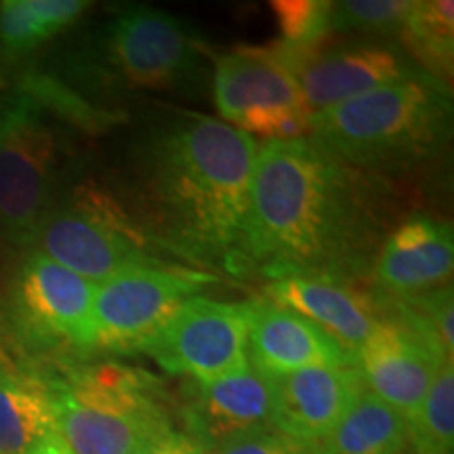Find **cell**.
<instances>
[{
    "label": "cell",
    "instance_id": "cell-1",
    "mask_svg": "<svg viewBox=\"0 0 454 454\" xmlns=\"http://www.w3.org/2000/svg\"><path fill=\"white\" fill-rule=\"evenodd\" d=\"M379 185L309 137L265 141L253 170L236 274L362 280L383 231Z\"/></svg>",
    "mask_w": 454,
    "mask_h": 454
},
{
    "label": "cell",
    "instance_id": "cell-2",
    "mask_svg": "<svg viewBox=\"0 0 454 454\" xmlns=\"http://www.w3.org/2000/svg\"><path fill=\"white\" fill-rule=\"evenodd\" d=\"M257 152L253 135L204 114L158 124L135 156L139 223L190 268L236 271Z\"/></svg>",
    "mask_w": 454,
    "mask_h": 454
},
{
    "label": "cell",
    "instance_id": "cell-3",
    "mask_svg": "<svg viewBox=\"0 0 454 454\" xmlns=\"http://www.w3.org/2000/svg\"><path fill=\"white\" fill-rule=\"evenodd\" d=\"M452 137V93L419 72L311 116L309 139L362 173H394L427 162Z\"/></svg>",
    "mask_w": 454,
    "mask_h": 454
},
{
    "label": "cell",
    "instance_id": "cell-4",
    "mask_svg": "<svg viewBox=\"0 0 454 454\" xmlns=\"http://www.w3.org/2000/svg\"><path fill=\"white\" fill-rule=\"evenodd\" d=\"M57 435L72 454H137L170 427L154 374L121 362H78L49 377Z\"/></svg>",
    "mask_w": 454,
    "mask_h": 454
},
{
    "label": "cell",
    "instance_id": "cell-5",
    "mask_svg": "<svg viewBox=\"0 0 454 454\" xmlns=\"http://www.w3.org/2000/svg\"><path fill=\"white\" fill-rule=\"evenodd\" d=\"M32 251L95 284L133 268L173 263L139 219L107 187L90 179L55 198L38 225Z\"/></svg>",
    "mask_w": 454,
    "mask_h": 454
},
{
    "label": "cell",
    "instance_id": "cell-6",
    "mask_svg": "<svg viewBox=\"0 0 454 454\" xmlns=\"http://www.w3.org/2000/svg\"><path fill=\"white\" fill-rule=\"evenodd\" d=\"M61 144L44 110L17 93L0 107V240L32 248L57 198Z\"/></svg>",
    "mask_w": 454,
    "mask_h": 454
},
{
    "label": "cell",
    "instance_id": "cell-7",
    "mask_svg": "<svg viewBox=\"0 0 454 454\" xmlns=\"http://www.w3.org/2000/svg\"><path fill=\"white\" fill-rule=\"evenodd\" d=\"M213 90L223 122L244 133L268 141L309 137L314 114L276 44L215 57Z\"/></svg>",
    "mask_w": 454,
    "mask_h": 454
},
{
    "label": "cell",
    "instance_id": "cell-8",
    "mask_svg": "<svg viewBox=\"0 0 454 454\" xmlns=\"http://www.w3.org/2000/svg\"><path fill=\"white\" fill-rule=\"evenodd\" d=\"M215 280L211 271L170 263L133 268L99 282L93 303L95 349L139 351L185 301Z\"/></svg>",
    "mask_w": 454,
    "mask_h": 454
},
{
    "label": "cell",
    "instance_id": "cell-9",
    "mask_svg": "<svg viewBox=\"0 0 454 454\" xmlns=\"http://www.w3.org/2000/svg\"><path fill=\"white\" fill-rule=\"evenodd\" d=\"M257 301H217L202 294L181 309L141 348L170 374L213 383L248 366V337Z\"/></svg>",
    "mask_w": 454,
    "mask_h": 454
},
{
    "label": "cell",
    "instance_id": "cell-10",
    "mask_svg": "<svg viewBox=\"0 0 454 454\" xmlns=\"http://www.w3.org/2000/svg\"><path fill=\"white\" fill-rule=\"evenodd\" d=\"M95 291V282L30 251L11 288V331L34 349L93 351Z\"/></svg>",
    "mask_w": 454,
    "mask_h": 454
},
{
    "label": "cell",
    "instance_id": "cell-11",
    "mask_svg": "<svg viewBox=\"0 0 454 454\" xmlns=\"http://www.w3.org/2000/svg\"><path fill=\"white\" fill-rule=\"evenodd\" d=\"M200 43L184 21L160 9H124L112 20L106 53L127 87L173 89L192 76Z\"/></svg>",
    "mask_w": 454,
    "mask_h": 454
},
{
    "label": "cell",
    "instance_id": "cell-12",
    "mask_svg": "<svg viewBox=\"0 0 454 454\" xmlns=\"http://www.w3.org/2000/svg\"><path fill=\"white\" fill-rule=\"evenodd\" d=\"M446 360L452 357L434 339L402 320L389 299L387 316L356 351L354 366L366 389L408 421Z\"/></svg>",
    "mask_w": 454,
    "mask_h": 454
},
{
    "label": "cell",
    "instance_id": "cell-13",
    "mask_svg": "<svg viewBox=\"0 0 454 454\" xmlns=\"http://www.w3.org/2000/svg\"><path fill=\"white\" fill-rule=\"evenodd\" d=\"M282 57L291 66L311 114L331 110L368 90L423 72L406 53L374 43H345L334 47H326L325 43L305 53H282Z\"/></svg>",
    "mask_w": 454,
    "mask_h": 454
},
{
    "label": "cell",
    "instance_id": "cell-14",
    "mask_svg": "<svg viewBox=\"0 0 454 454\" xmlns=\"http://www.w3.org/2000/svg\"><path fill=\"white\" fill-rule=\"evenodd\" d=\"M360 280L325 274L284 276L270 280L268 301L308 317L337 340L351 357L387 316L389 299L364 291Z\"/></svg>",
    "mask_w": 454,
    "mask_h": 454
},
{
    "label": "cell",
    "instance_id": "cell-15",
    "mask_svg": "<svg viewBox=\"0 0 454 454\" xmlns=\"http://www.w3.org/2000/svg\"><path fill=\"white\" fill-rule=\"evenodd\" d=\"M366 389L349 366H314L271 379V427L305 444H322Z\"/></svg>",
    "mask_w": 454,
    "mask_h": 454
},
{
    "label": "cell",
    "instance_id": "cell-16",
    "mask_svg": "<svg viewBox=\"0 0 454 454\" xmlns=\"http://www.w3.org/2000/svg\"><path fill=\"white\" fill-rule=\"evenodd\" d=\"M184 421L185 434L207 452L271 427V377L248 362L242 371L217 381L196 383Z\"/></svg>",
    "mask_w": 454,
    "mask_h": 454
},
{
    "label": "cell",
    "instance_id": "cell-17",
    "mask_svg": "<svg viewBox=\"0 0 454 454\" xmlns=\"http://www.w3.org/2000/svg\"><path fill=\"white\" fill-rule=\"evenodd\" d=\"M454 234L446 221L412 215L385 238L374 257L372 280L389 299L408 297L450 282Z\"/></svg>",
    "mask_w": 454,
    "mask_h": 454
},
{
    "label": "cell",
    "instance_id": "cell-18",
    "mask_svg": "<svg viewBox=\"0 0 454 454\" xmlns=\"http://www.w3.org/2000/svg\"><path fill=\"white\" fill-rule=\"evenodd\" d=\"M248 362L268 377H284L314 366H349L354 357L308 317L257 301L248 337Z\"/></svg>",
    "mask_w": 454,
    "mask_h": 454
},
{
    "label": "cell",
    "instance_id": "cell-19",
    "mask_svg": "<svg viewBox=\"0 0 454 454\" xmlns=\"http://www.w3.org/2000/svg\"><path fill=\"white\" fill-rule=\"evenodd\" d=\"M55 434L49 377L0 360V454H32Z\"/></svg>",
    "mask_w": 454,
    "mask_h": 454
},
{
    "label": "cell",
    "instance_id": "cell-20",
    "mask_svg": "<svg viewBox=\"0 0 454 454\" xmlns=\"http://www.w3.org/2000/svg\"><path fill=\"white\" fill-rule=\"evenodd\" d=\"M406 419L364 389L322 442V454H404Z\"/></svg>",
    "mask_w": 454,
    "mask_h": 454
},
{
    "label": "cell",
    "instance_id": "cell-21",
    "mask_svg": "<svg viewBox=\"0 0 454 454\" xmlns=\"http://www.w3.org/2000/svg\"><path fill=\"white\" fill-rule=\"evenodd\" d=\"M402 44L414 66L446 82L454 64V3L452 0H412L400 32Z\"/></svg>",
    "mask_w": 454,
    "mask_h": 454
},
{
    "label": "cell",
    "instance_id": "cell-22",
    "mask_svg": "<svg viewBox=\"0 0 454 454\" xmlns=\"http://www.w3.org/2000/svg\"><path fill=\"white\" fill-rule=\"evenodd\" d=\"M87 0H4L0 3V44L27 53L87 11Z\"/></svg>",
    "mask_w": 454,
    "mask_h": 454
},
{
    "label": "cell",
    "instance_id": "cell-23",
    "mask_svg": "<svg viewBox=\"0 0 454 454\" xmlns=\"http://www.w3.org/2000/svg\"><path fill=\"white\" fill-rule=\"evenodd\" d=\"M414 454H452L454 450V362L446 360L423 402L406 421Z\"/></svg>",
    "mask_w": 454,
    "mask_h": 454
},
{
    "label": "cell",
    "instance_id": "cell-24",
    "mask_svg": "<svg viewBox=\"0 0 454 454\" xmlns=\"http://www.w3.org/2000/svg\"><path fill=\"white\" fill-rule=\"evenodd\" d=\"M271 11L282 36L276 44L286 55L320 47L331 34V3L326 0H274Z\"/></svg>",
    "mask_w": 454,
    "mask_h": 454
},
{
    "label": "cell",
    "instance_id": "cell-25",
    "mask_svg": "<svg viewBox=\"0 0 454 454\" xmlns=\"http://www.w3.org/2000/svg\"><path fill=\"white\" fill-rule=\"evenodd\" d=\"M412 0H345L331 3V32L397 34Z\"/></svg>",
    "mask_w": 454,
    "mask_h": 454
},
{
    "label": "cell",
    "instance_id": "cell-26",
    "mask_svg": "<svg viewBox=\"0 0 454 454\" xmlns=\"http://www.w3.org/2000/svg\"><path fill=\"white\" fill-rule=\"evenodd\" d=\"M208 454H322V448L320 444L293 440L274 427H268L227 442Z\"/></svg>",
    "mask_w": 454,
    "mask_h": 454
},
{
    "label": "cell",
    "instance_id": "cell-27",
    "mask_svg": "<svg viewBox=\"0 0 454 454\" xmlns=\"http://www.w3.org/2000/svg\"><path fill=\"white\" fill-rule=\"evenodd\" d=\"M137 454H208L204 448L190 438L185 431L168 429L164 434L156 435L144 448H139Z\"/></svg>",
    "mask_w": 454,
    "mask_h": 454
},
{
    "label": "cell",
    "instance_id": "cell-28",
    "mask_svg": "<svg viewBox=\"0 0 454 454\" xmlns=\"http://www.w3.org/2000/svg\"><path fill=\"white\" fill-rule=\"evenodd\" d=\"M32 454H72V452H70V448L64 444V440L55 434V435H51L49 440H44L43 444L38 446Z\"/></svg>",
    "mask_w": 454,
    "mask_h": 454
}]
</instances>
